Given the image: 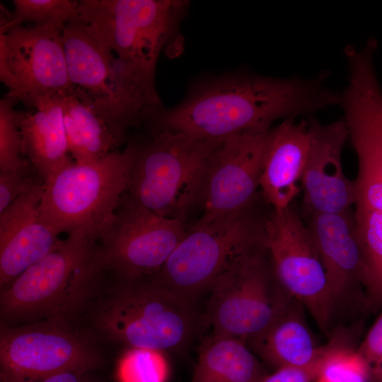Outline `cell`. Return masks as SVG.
<instances>
[{
	"label": "cell",
	"instance_id": "7",
	"mask_svg": "<svg viewBox=\"0 0 382 382\" xmlns=\"http://www.w3.org/2000/svg\"><path fill=\"white\" fill-rule=\"evenodd\" d=\"M250 207L212 222L197 223L161 270L151 277L197 308L212 285L244 260L267 250V216Z\"/></svg>",
	"mask_w": 382,
	"mask_h": 382
},
{
	"label": "cell",
	"instance_id": "32",
	"mask_svg": "<svg viewBox=\"0 0 382 382\" xmlns=\"http://www.w3.org/2000/svg\"><path fill=\"white\" fill-rule=\"evenodd\" d=\"M86 374L74 371L60 372L50 376L40 382H89Z\"/></svg>",
	"mask_w": 382,
	"mask_h": 382
},
{
	"label": "cell",
	"instance_id": "18",
	"mask_svg": "<svg viewBox=\"0 0 382 382\" xmlns=\"http://www.w3.org/2000/svg\"><path fill=\"white\" fill-rule=\"evenodd\" d=\"M44 189H31L0 213L1 291L61 241L41 216Z\"/></svg>",
	"mask_w": 382,
	"mask_h": 382
},
{
	"label": "cell",
	"instance_id": "15",
	"mask_svg": "<svg viewBox=\"0 0 382 382\" xmlns=\"http://www.w3.org/2000/svg\"><path fill=\"white\" fill-rule=\"evenodd\" d=\"M270 129L244 132L221 142L209 168L202 196L204 211L197 223L212 222L253 207Z\"/></svg>",
	"mask_w": 382,
	"mask_h": 382
},
{
	"label": "cell",
	"instance_id": "10",
	"mask_svg": "<svg viewBox=\"0 0 382 382\" xmlns=\"http://www.w3.org/2000/svg\"><path fill=\"white\" fill-rule=\"evenodd\" d=\"M93 339L63 319L1 325L0 382H40L67 371L88 373L103 362Z\"/></svg>",
	"mask_w": 382,
	"mask_h": 382
},
{
	"label": "cell",
	"instance_id": "20",
	"mask_svg": "<svg viewBox=\"0 0 382 382\" xmlns=\"http://www.w3.org/2000/svg\"><path fill=\"white\" fill-rule=\"evenodd\" d=\"M33 113L18 110L23 153L45 183L53 174L73 163L57 96L39 99Z\"/></svg>",
	"mask_w": 382,
	"mask_h": 382
},
{
	"label": "cell",
	"instance_id": "11",
	"mask_svg": "<svg viewBox=\"0 0 382 382\" xmlns=\"http://www.w3.org/2000/svg\"><path fill=\"white\" fill-rule=\"evenodd\" d=\"M183 221L158 216L126 195L96 241L105 276L134 280L157 274L185 235Z\"/></svg>",
	"mask_w": 382,
	"mask_h": 382
},
{
	"label": "cell",
	"instance_id": "29",
	"mask_svg": "<svg viewBox=\"0 0 382 382\" xmlns=\"http://www.w3.org/2000/svg\"><path fill=\"white\" fill-rule=\"evenodd\" d=\"M352 332L340 328L330 335L322 354L311 363L299 366H285L267 374L260 382H313L315 381L330 354L342 346L352 342Z\"/></svg>",
	"mask_w": 382,
	"mask_h": 382
},
{
	"label": "cell",
	"instance_id": "5",
	"mask_svg": "<svg viewBox=\"0 0 382 382\" xmlns=\"http://www.w3.org/2000/svg\"><path fill=\"white\" fill-rule=\"evenodd\" d=\"M62 40L71 86L92 104L121 144L130 127L162 108L158 93L79 20L65 25Z\"/></svg>",
	"mask_w": 382,
	"mask_h": 382
},
{
	"label": "cell",
	"instance_id": "19",
	"mask_svg": "<svg viewBox=\"0 0 382 382\" xmlns=\"http://www.w3.org/2000/svg\"><path fill=\"white\" fill-rule=\"evenodd\" d=\"M308 150V121L286 119L270 130L260 187L272 209L288 207L302 191Z\"/></svg>",
	"mask_w": 382,
	"mask_h": 382
},
{
	"label": "cell",
	"instance_id": "17",
	"mask_svg": "<svg viewBox=\"0 0 382 382\" xmlns=\"http://www.w3.org/2000/svg\"><path fill=\"white\" fill-rule=\"evenodd\" d=\"M302 217L325 270L336 309L354 296H361L365 303L353 207Z\"/></svg>",
	"mask_w": 382,
	"mask_h": 382
},
{
	"label": "cell",
	"instance_id": "16",
	"mask_svg": "<svg viewBox=\"0 0 382 382\" xmlns=\"http://www.w3.org/2000/svg\"><path fill=\"white\" fill-rule=\"evenodd\" d=\"M309 150L302 178V216L338 213L352 208L355 201L354 180L345 174L342 154L348 133L344 122L323 124L308 121Z\"/></svg>",
	"mask_w": 382,
	"mask_h": 382
},
{
	"label": "cell",
	"instance_id": "28",
	"mask_svg": "<svg viewBox=\"0 0 382 382\" xmlns=\"http://www.w3.org/2000/svg\"><path fill=\"white\" fill-rule=\"evenodd\" d=\"M314 382H370V380L366 364L352 342L330 354Z\"/></svg>",
	"mask_w": 382,
	"mask_h": 382
},
{
	"label": "cell",
	"instance_id": "12",
	"mask_svg": "<svg viewBox=\"0 0 382 382\" xmlns=\"http://www.w3.org/2000/svg\"><path fill=\"white\" fill-rule=\"evenodd\" d=\"M265 231L279 281L309 311L319 328L330 333L335 305L323 265L294 202L281 209H272Z\"/></svg>",
	"mask_w": 382,
	"mask_h": 382
},
{
	"label": "cell",
	"instance_id": "6",
	"mask_svg": "<svg viewBox=\"0 0 382 382\" xmlns=\"http://www.w3.org/2000/svg\"><path fill=\"white\" fill-rule=\"evenodd\" d=\"M137 144L95 162L72 163L45 183L40 212L55 233L96 241L128 189Z\"/></svg>",
	"mask_w": 382,
	"mask_h": 382
},
{
	"label": "cell",
	"instance_id": "13",
	"mask_svg": "<svg viewBox=\"0 0 382 382\" xmlns=\"http://www.w3.org/2000/svg\"><path fill=\"white\" fill-rule=\"evenodd\" d=\"M64 28L0 23V79L8 90L6 97L33 107L71 87Z\"/></svg>",
	"mask_w": 382,
	"mask_h": 382
},
{
	"label": "cell",
	"instance_id": "22",
	"mask_svg": "<svg viewBox=\"0 0 382 382\" xmlns=\"http://www.w3.org/2000/svg\"><path fill=\"white\" fill-rule=\"evenodd\" d=\"M69 154L78 163L95 162L121 144L92 104L71 86L57 95Z\"/></svg>",
	"mask_w": 382,
	"mask_h": 382
},
{
	"label": "cell",
	"instance_id": "9",
	"mask_svg": "<svg viewBox=\"0 0 382 382\" xmlns=\"http://www.w3.org/2000/svg\"><path fill=\"white\" fill-rule=\"evenodd\" d=\"M207 295L204 327L245 344L266 330L294 299L277 277L267 250L232 268Z\"/></svg>",
	"mask_w": 382,
	"mask_h": 382
},
{
	"label": "cell",
	"instance_id": "26",
	"mask_svg": "<svg viewBox=\"0 0 382 382\" xmlns=\"http://www.w3.org/2000/svg\"><path fill=\"white\" fill-rule=\"evenodd\" d=\"M169 374L163 352L134 347L123 354L116 371L119 382H167Z\"/></svg>",
	"mask_w": 382,
	"mask_h": 382
},
{
	"label": "cell",
	"instance_id": "1",
	"mask_svg": "<svg viewBox=\"0 0 382 382\" xmlns=\"http://www.w3.org/2000/svg\"><path fill=\"white\" fill-rule=\"evenodd\" d=\"M323 74L312 79H278L233 73L207 79L185 99L151 119L161 131L183 133L200 141H220L247 131L270 129L281 118L311 115L339 105L340 94L327 88Z\"/></svg>",
	"mask_w": 382,
	"mask_h": 382
},
{
	"label": "cell",
	"instance_id": "2",
	"mask_svg": "<svg viewBox=\"0 0 382 382\" xmlns=\"http://www.w3.org/2000/svg\"><path fill=\"white\" fill-rule=\"evenodd\" d=\"M96 241L68 235L1 291V325L71 320L88 311L105 281Z\"/></svg>",
	"mask_w": 382,
	"mask_h": 382
},
{
	"label": "cell",
	"instance_id": "27",
	"mask_svg": "<svg viewBox=\"0 0 382 382\" xmlns=\"http://www.w3.org/2000/svg\"><path fill=\"white\" fill-rule=\"evenodd\" d=\"M15 102L6 96L0 100L1 172L17 168L28 161L23 153Z\"/></svg>",
	"mask_w": 382,
	"mask_h": 382
},
{
	"label": "cell",
	"instance_id": "23",
	"mask_svg": "<svg viewBox=\"0 0 382 382\" xmlns=\"http://www.w3.org/2000/svg\"><path fill=\"white\" fill-rule=\"evenodd\" d=\"M267 374L245 342L212 334L200 344L190 382H260Z\"/></svg>",
	"mask_w": 382,
	"mask_h": 382
},
{
	"label": "cell",
	"instance_id": "8",
	"mask_svg": "<svg viewBox=\"0 0 382 382\" xmlns=\"http://www.w3.org/2000/svg\"><path fill=\"white\" fill-rule=\"evenodd\" d=\"M224 140L200 141L168 130L156 133L150 142L137 144L125 195L158 216L183 221L203 196L213 158Z\"/></svg>",
	"mask_w": 382,
	"mask_h": 382
},
{
	"label": "cell",
	"instance_id": "24",
	"mask_svg": "<svg viewBox=\"0 0 382 382\" xmlns=\"http://www.w3.org/2000/svg\"><path fill=\"white\" fill-rule=\"evenodd\" d=\"M354 227L363 265L365 306L382 307V214L354 211Z\"/></svg>",
	"mask_w": 382,
	"mask_h": 382
},
{
	"label": "cell",
	"instance_id": "4",
	"mask_svg": "<svg viewBox=\"0 0 382 382\" xmlns=\"http://www.w3.org/2000/svg\"><path fill=\"white\" fill-rule=\"evenodd\" d=\"M189 2L184 0H81L78 20L137 76L157 92L155 74L163 50L175 54L179 28Z\"/></svg>",
	"mask_w": 382,
	"mask_h": 382
},
{
	"label": "cell",
	"instance_id": "31",
	"mask_svg": "<svg viewBox=\"0 0 382 382\" xmlns=\"http://www.w3.org/2000/svg\"><path fill=\"white\" fill-rule=\"evenodd\" d=\"M357 352L366 364L370 382H382V311Z\"/></svg>",
	"mask_w": 382,
	"mask_h": 382
},
{
	"label": "cell",
	"instance_id": "30",
	"mask_svg": "<svg viewBox=\"0 0 382 382\" xmlns=\"http://www.w3.org/2000/svg\"><path fill=\"white\" fill-rule=\"evenodd\" d=\"M42 185L44 180L29 161L17 168L0 172V213L21 195Z\"/></svg>",
	"mask_w": 382,
	"mask_h": 382
},
{
	"label": "cell",
	"instance_id": "21",
	"mask_svg": "<svg viewBox=\"0 0 382 382\" xmlns=\"http://www.w3.org/2000/svg\"><path fill=\"white\" fill-rule=\"evenodd\" d=\"M303 305L294 299L266 330L246 342L253 352L277 369L308 364L323 352L305 318Z\"/></svg>",
	"mask_w": 382,
	"mask_h": 382
},
{
	"label": "cell",
	"instance_id": "14",
	"mask_svg": "<svg viewBox=\"0 0 382 382\" xmlns=\"http://www.w3.org/2000/svg\"><path fill=\"white\" fill-rule=\"evenodd\" d=\"M339 105L358 161L354 209L382 214V88L374 68L350 72Z\"/></svg>",
	"mask_w": 382,
	"mask_h": 382
},
{
	"label": "cell",
	"instance_id": "3",
	"mask_svg": "<svg viewBox=\"0 0 382 382\" xmlns=\"http://www.w3.org/2000/svg\"><path fill=\"white\" fill-rule=\"evenodd\" d=\"M91 308L95 329L129 348L178 352L204 328L202 313L151 277L115 280Z\"/></svg>",
	"mask_w": 382,
	"mask_h": 382
},
{
	"label": "cell",
	"instance_id": "25",
	"mask_svg": "<svg viewBox=\"0 0 382 382\" xmlns=\"http://www.w3.org/2000/svg\"><path fill=\"white\" fill-rule=\"evenodd\" d=\"M13 11L9 12L1 5L0 23L8 25H34L65 27L79 16V1L74 0H14Z\"/></svg>",
	"mask_w": 382,
	"mask_h": 382
}]
</instances>
